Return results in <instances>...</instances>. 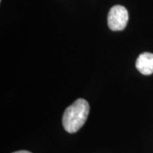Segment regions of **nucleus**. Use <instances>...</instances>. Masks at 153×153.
Listing matches in <instances>:
<instances>
[{
	"label": "nucleus",
	"mask_w": 153,
	"mask_h": 153,
	"mask_svg": "<svg viewBox=\"0 0 153 153\" xmlns=\"http://www.w3.org/2000/svg\"><path fill=\"white\" fill-rule=\"evenodd\" d=\"M89 112V105L84 99H77L65 111L62 124L65 130L70 134L78 131L87 120Z\"/></svg>",
	"instance_id": "nucleus-1"
},
{
	"label": "nucleus",
	"mask_w": 153,
	"mask_h": 153,
	"mask_svg": "<svg viewBox=\"0 0 153 153\" xmlns=\"http://www.w3.org/2000/svg\"><path fill=\"white\" fill-rule=\"evenodd\" d=\"M128 21V13L125 7L113 6L108 13L107 24L112 31H122L126 27Z\"/></svg>",
	"instance_id": "nucleus-2"
},
{
	"label": "nucleus",
	"mask_w": 153,
	"mask_h": 153,
	"mask_svg": "<svg viewBox=\"0 0 153 153\" xmlns=\"http://www.w3.org/2000/svg\"><path fill=\"white\" fill-rule=\"evenodd\" d=\"M137 70L143 75H151L153 73V54L145 52L139 55L135 63Z\"/></svg>",
	"instance_id": "nucleus-3"
},
{
	"label": "nucleus",
	"mask_w": 153,
	"mask_h": 153,
	"mask_svg": "<svg viewBox=\"0 0 153 153\" xmlns=\"http://www.w3.org/2000/svg\"><path fill=\"white\" fill-rule=\"evenodd\" d=\"M13 153H32L30 152H27V151H19V152H16Z\"/></svg>",
	"instance_id": "nucleus-4"
}]
</instances>
